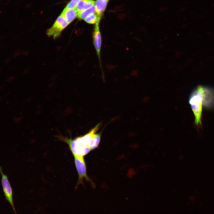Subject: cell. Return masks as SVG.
I'll return each mask as SVG.
<instances>
[{
  "mask_svg": "<svg viewBox=\"0 0 214 214\" xmlns=\"http://www.w3.org/2000/svg\"><path fill=\"white\" fill-rule=\"evenodd\" d=\"M100 19L98 17L96 14H93L85 18L84 20L86 23L91 24L99 23Z\"/></svg>",
  "mask_w": 214,
  "mask_h": 214,
  "instance_id": "cell-11",
  "label": "cell"
},
{
  "mask_svg": "<svg viewBox=\"0 0 214 214\" xmlns=\"http://www.w3.org/2000/svg\"><path fill=\"white\" fill-rule=\"evenodd\" d=\"M69 24L65 18L61 14L53 25L47 30V34L48 36H52L54 38H56L60 35L62 31Z\"/></svg>",
  "mask_w": 214,
  "mask_h": 214,
  "instance_id": "cell-5",
  "label": "cell"
},
{
  "mask_svg": "<svg viewBox=\"0 0 214 214\" xmlns=\"http://www.w3.org/2000/svg\"><path fill=\"white\" fill-rule=\"evenodd\" d=\"M96 13L95 5L91 7L79 12L77 17L79 19H84L90 15Z\"/></svg>",
  "mask_w": 214,
  "mask_h": 214,
  "instance_id": "cell-10",
  "label": "cell"
},
{
  "mask_svg": "<svg viewBox=\"0 0 214 214\" xmlns=\"http://www.w3.org/2000/svg\"><path fill=\"white\" fill-rule=\"evenodd\" d=\"M98 124L85 135L74 139L61 135L56 137L67 144L73 156H84L90 151L97 148L100 144L102 133H97L101 126Z\"/></svg>",
  "mask_w": 214,
  "mask_h": 214,
  "instance_id": "cell-1",
  "label": "cell"
},
{
  "mask_svg": "<svg viewBox=\"0 0 214 214\" xmlns=\"http://www.w3.org/2000/svg\"><path fill=\"white\" fill-rule=\"evenodd\" d=\"M95 2L92 0H81L75 7L78 13L91 7L95 5Z\"/></svg>",
  "mask_w": 214,
  "mask_h": 214,
  "instance_id": "cell-9",
  "label": "cell"
},
{
  "mask_svg": "<svg viewBox=\"0 0 214 214\" xmlns=\"http://www.w3.org/2000/svg\"><path fill=\"white\" fill-rule=\"evenodd\" d=\"M204 90V86L198 85L193 89L189 100V103L194 115L195 123L197 125L201 124Z\"/></svg>",
  "mask_w": 214,
  "mask_h": 214,
  "instance_id": "cell-2",
  "label": "cell"
},
{
  "mask_svg": "<svg viewBox=\"0 0 214 214\" xmlns=\"http://www.w3.org/2000/svg\"><path fill=\"white\" fill-rule=\"evenodd\" d=\"M109 0H97L95 1V6L96 13L100 19L103 14Z\"/></svg>",
  "mask_w": 214,
  "mask_h": 214,
  "instance_id": "cell-8",
  "label": "cell"
},
{
  "mask_svg": "<svg viewBox=\"0 0 214 214\" xmlns=\"http://www.w3.org/2000/svg\"><path fill=\"white\" fill-rule=\"evenodd\" d=\"M78 12L75 7L70 9H64L61 14L67 20L69 24L76 18Z\"/></svg>",
  "mask_w": 214,
  "mask_h": 214,
  "instance_id": "cell-7",
  "label": "cell"
},
{
  "mask_svg": "<svg viewBox=\"0 0 214 214\" xmlns=\"http://www.w3.org/2000/svg\"><path fill=\"white\" fill-rule=\"evenodd\" d=\"M0 173L1 176L2 185L5 198L10 204L14 211L16 213V211L13 203L12 188L7 176L3 173L1 167H0Z\"/></svg>",
  "mask_w": 214,
  "mask_h": 214,
  "instance_id": "cell-6",
  "label": "cell"
},
{
  "mask_svg": "<svg viewBox=\"0 0 214 214\" xmlns=\"http://www.w3.org/2000/svg\"><path fill=\"white\" fill-rule=\"evenodd\" d=\"M99 23H96L92 35V40L93 45L95 49L98 59L99 65L101 71L102 78L104 81V75L103 70L101 59L100 53L102 47V40L100 32Z\"/></svg>",
  "mask_w": 214,
  "mask_h": 214,
  "instance_id": "cell-4",
  "label": "cell"
},
{
  "mask_svg": "<svg viewBox=\"0 0 214 214\" xmlns=\"http://www.w3.org/2000/svg\"><path fill=\"white\" fill-rule=\"evenodd\" d=\"M81 0H71L64 8L65 9H70L75 7Z\"/></svg>",
  "mask_w": 214,
  "mask_h": 214,
  "instance_id": "cell-12",
  "label": "cell"
},
{
  "mask_svg": "<svg viewBox=\"0 0 214 214\" xmlns=\"http://www.w3.org/2000/svg\"><path fill=\"white\" fill-rule=\"evenodd\" d=\"M74 163L78 175V180L75 189L78 185L82 184L84 186L83 180L85 179L86 181L91 182L93 187L95 186L94 183L88 176L86 173V167L84 156H73Z\"/></svg>",
  "mask_w": 214,
  "mask_h": 214,
  "instance_id": "cell-3",
  "label": "cell"
}]
</instances>
